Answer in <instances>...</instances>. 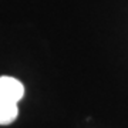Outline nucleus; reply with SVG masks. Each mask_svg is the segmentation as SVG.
<instances>
[{
  "instance_id": "obj_1",
  "label": "nucleus",
  "mask_w": 128,
  "mask_h": 128,
  "mask_svg": "<svg viewBox=\"0 0 128 128\" xmlns=\"http://www.w3.org/2000/svg\"><path fill=\"white\" fill-rule=\"evenodd\" d=\"M23 97V82L10 76L0 77V125H9L17 118L18 102Z\"/></svg>"
}]
</instances>
